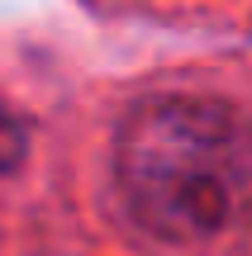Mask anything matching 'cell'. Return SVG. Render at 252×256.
Masks as SVG:
<instances>
[{"mask_svg": "<svg viewBox=\"0 0 252 256\" xmlns=\"http://www.w3.org/2000/svg\"><path fill=\"white\" fill-rule=\"evenodd\" d=\"M114 185L148 238H219L252 214V119L214 95H143L114 133Z\"/></svg>", "mask_w": 252, "mask_h": 256, "instance_id": "6da1fadb", "label": "cell"}, {"mask_svg": "<svg viewBox=\"0 0 252 256\" xmlns=\"http://www.w3.org/2000/svg\"><path fill=\"white\" fill-rule=\"evenodd\" d=\"M24 142H29L24 124H19L15 114L0 104V176H10L19 162H24Z\"/></svg>", "mask_w": 252, "mask_h": 256, "instance_id": "7a4b0ae2", "label": "cell"}]
</instances>
